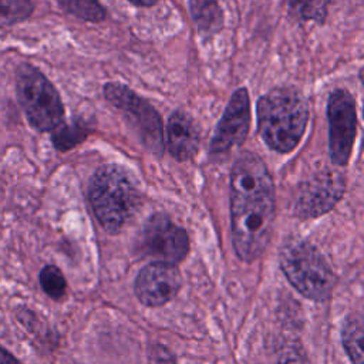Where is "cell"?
Segmentation results:
<instances>
[{
    "instance_id": "1",
    "label": "cell",
    "mask_w": 364,
    "mask_h": 364,
    "mask_svg": "<svg viewBox=\"0 0 364 364\" xmlns=\"http://www.w3.org/2000/svg\"><path fill=\"white\" fill-rule=\"evenodd\" d=\"M256 114L259 135L280 154L299 145L310 117L307 98L296 87H276L263 94L257 100Z\"/></svg>"
},
{
    "instance_id": "2",
    "label": "cell",
    "mask_w": 364,
    "mask_h": 364,
    "mask_svg": "<svg viewBox=\"0 0 364 364\" xmlns=\"http://www.w3.org/2000/svg\"><path fill=\"white\" fill-rule=\"evenodd\" d=\"M90 203L94 216L108 233H118L141 206V193L132 175L122 166H100L90 181Z\"/></svg>"
},
{
    "instance_id": "3",
    "label": "cell",
    "mask_w": 364,
    "mask_h": 364,
    "mask_svg": "<svg viewBox=\"0 0 364 364\" xmlns=\"http://www.w3.org/2000/svg\"><path fill=\"white\" fill-rule=\"evenodd\" d=\"M279 259L284 276L299 293L316 301L330 297L336 286V274L313 245L291 237L283 243Z\"/></svg>"
},
{
    "instance_id": "4",
    "label": "cell",
    "mask_w": 364,
    "mask_h": 364,
    "mask_svg": "<svg viewBox=\"0 0 364 364\" xmlns=\"http://www.w3.org/2000/svg\"><path fill=\"white\" fill-rule=\"evenodd\" d=\"M274 220V193L230 199L232 240L237 256L250 262L270 240Z\"/></svg>"
},
{
    "instance_id": "5",
    "label": "cell",
    "mask_w": 364,
    "mask_h": 364,
    "mask_svg": "<svg viewBox=\"0 0 364 364\" xmlns=\"http://www.w3.org/2000/svg\"><path fill=\"white\" fill-rule=\"evenodd\" d=\"M16 95L28 124L50 132L64 121V104L58 90L33 64L23 63L16 70Z\"/></svg>"
},
{
    "instance_id": "6",
    "label": "cell",
    "mask_w": 364,
    "mask_h": 364,
    "mask_svg": "<svg viewBox=\"0 0 364 364\" xmlns=\"http://www.w3.org/2000/svg\"><path fill=\"white\" fill-rule=\"evenodd\" d=\"M105 100L115 107L135 129L142 144L154 154L164 152V125L155 107L128 85L109 81L102 87Z\"/></svg>"
},
{
    "instance_id": "7",
    "label": "cell",
    "mask_w": 364,
    "mask_h": 364,
    "mask_svg": "<svg viewBox=\"0 0 364 364\" xmlns=\"http://www.w3.org/2000/svg\"><path fill=\"white\" fill-rule=\"evenodd\" d=\"M328 121V148L334 165H347L355 135H357V107L348 90L336 88L327 100Z\"/></svg>"
},
{
    "instance_id": "8",
    "label": "cell",
    "mask_w": 364,
    "mask_h": 364,
    "mask_svg": "<svg viewBox=\"0 0 364 364\" xmlns=\"http://www.w3.org/2000/svg\"><path fill=\"white\" fill-rule=\"evenodd\" d=\"M138 250L154 262L176 264L189 252L188 233L166 215H154L141 230Z\"/></svg>"
},
{
    "instance_id": "9",
    "label": "cell",
    "mask_w": 364,
    "mask_h": 364,
    "mask_svg": "<svg viewBox=\"0 0 364 364\" xmlns=\"http://www.w3.org/2000/svg\"><path fill=\"white\" fill-rule=\"evenodd\" d=\"M250 95L246 87L237 88L229 98L210 141V152L222 155L240 145L250 128Z\"/></svg>"
},
{
    "instance_id": "10",
    "label": "cell",
    "mask_w": 364,
    "mask_h": 364,
    "mask_svg": "<svg viewBox=\"0 0 364 364\" xmlns=\"http://www.w3.org/2000/svg\"><path fill=\"white\" fill-rule=\"evenodd\" d=\"M181 287V273L175 264L152 262L145 266L135 280V294L149 307L171 301Z\"/></svg>"
},
{
    "instance_id": "11",
    "label": "cell",
    "mask_w": 364,
    "mask_h": 364,
    "mask_svg": "<svg viewBox=\"0 0 364 364\" xmlns=\"http://www.w3.org/2000/svg\"><path fill=\"white\" fill-rule=\"evenodd\" d=\"M344 192V179L337 172L326 171L304 183L296 200V212L301 218H314L328 212Z\"/></svg>"
},
{
    "instance_id": "12",
    "label": "cell",
    "mask_w": 364,
    "mask_h": 364,
    "mask_svg": "<svg viewBox=\"0 0 364 364\" xmlns=\"http://www.w3.org/2000/svg\"><path fill=\"white\" fill-rule=\"evenodd\" d=\"M273 193V181L263 159L253 152H243L230 173V199H245Z\"/></svg>"
},
{
    "instance_id": "13",
    "label": "cell",
    "mask_w": 364,
    "mask_h": 364,
    "mask_svg": "<svg viewBox=\"0 0 364 364\" xmlns=\"http://www.w3.org/2000/svg\"><path fill=\"white\" fill-rule=\"evenodd\" d=\"M199 128L193 118L181 111H173L166 122V148L178 161L191 159L199 148Z\"/></svg>"
},
{
    "instance_id": "14",
    "label": "cell",
    "mask_w": 364,
    "mask_h": 364,
    "mask_svg": "<svg viewBox=\"0 0 364 364\" xmlns=\"http://www.w3.org/2000/svg\"><path fill=\"white\" fill-rule=\"evenodd\" d=\"M189 14L200 36L210 37L223 28V10L219 0H188Z\"/></svg>"
},
{
    "instance_id": "15",
    "label": "cell",
    "mask_w": 364,
    "mask_h": 364,
    "mask_svg": "<svg viewBox=\"0 0 364 364\" xmlns=\"http://www.w3.org/2000/svg\"><path fill=\"white\" fill-rule=\"evenodd\" d=\"M343 343L353 364H364V316H355L346 323Z\"/></svg>"
},
{
    "instance_id": "16",
    "label": "cell",
    "mask_w": 364,
    "mask_h": 364,
    "mask_svg": "<svg viewBox=\"0 0 364 364\" xmlns=\"http://www.w3.org/2000/svg\"><path fill=\"white\" fill-rule=\"evenodd\" d=\"M57 3L65 13L88 23H101L107 18V10L98 0H57Z\"/></svg>"
},
{
    "instance_id": "17",
    "label": "cell",
    "mask_w": 364,
    "mask_h": 364,
    "mask_svg": "<svg viewBox=\"0 0 364 364\" xmlns=\"http://www.w3.org/2000/svg\"><path fill=\"white\" fill-rule=\"evenodd\" d=\"M34 11L33 0H0V24H17Z\"/></svg>"
},
{
    "instance_id": "18",
    "label": "cell",
    "mask_w": 364,
    "mask_h": 364,
    "mask_svg": "<svg viewBox=\"0 0 364 364\" xmlns=\"http://www.w3.org/2000/svg\"><path fill=\"white\" fill-rule=\"evenodd\" d=\"M88 134H90V129L80 124H73V125L61 124L58 128L53 131V142L57 149L67 151L75 146L78 142L84 141Z\"/></svg>"
},
{
    "instance_id": "19",
    "label": "cell",
    "mask_w": 364,
    "mask_h": 364,
    "mask_svg": "<svg viewBox=\"0 0 364 364\" xmlns=\"http://www.w3.org/2000/svg\"><path fill=\"white\" fill-rule=\"evenodd\" d=\"M289 9L303 21L314 20L323 23L326 20L327 7L324 0H287Z\"/></svg>"
},
{
    "instance_id": "20",
    "label": "cell",
    "mask_w": 364,
    "mask_h": 364,
    "mask_svg": "<svg viewBox=\"0 0 364 364\" xmlns=\"http://www.w3.org/2000/svg\"><path fill=\"white\" fill-rule=\"evenodd\" d=\"M40 284L44 293L54 300L61 299L67 290V282L63 272L53 264H48L41 269Z\"/></svg>"
},
{
    "instance_id": "21",
    "label": "cell",
    "mask_w": 364,
    "mask_h": 364,
    "mask_svg": "<svg viewBox=\"0 0 364 364\" xmlns=\"http://www.w3.org/2000/svg\"><path fill=\"white\" fill-rule=\"evenodd\" d=\"M279 364H307V361L300 351L289 350L284 355H282Z\"/></svg>"
},
{
    "instance_id": "22",
    "label": "cell",
    "mask_w": 364,
    "mask_h": 364,
    "mask_svg": "<svg viewBox=\"0 0 364 364\" xmlns=\"http://www.w3.org/2000/svg\"><path fill=\"white\" fill-rule=\"evenodd\" d=\"M0 364H23L18 358H16L11 353H9L4 347L0 346Z\"/></svg>"
},
{
    "instance_id": "23",
    "label": "cell",
    "mask_w": 364,
    "mask_h": 364,
    "mask_svg": "<svg viewBox=\"0 0 364 364\" xmlns=\"http://www.w3.org/2000/svg\"><path fill=\"white\" fill-rule=\"evenodd\" d=\"M131 4L136 6V7H152L155 6L159 0H128Z\"/></svg>"
},
{
    "instance_id": "24",
    "label": "cell",
    "mask_w": 364,
    "mask_h": 364,
    "mask_svg": "<svg viewBox=\"0 0 364 364\" xmlns=\"http://www.w3.org/2000/svg\"><path fill=\"white\" fill-rule=\"evenodd\" d=\"M358 78H360V81H361V84L364 85V67L358 71Z\"/></svg>"
},
{
    "instance_id": "25",
    "label": "cell",
    "mask_w": 364,
    "mask_h": 364,
    "mask_svg": "<svg viewBox=\"0 0 364 364\" xmlns=\"http://www.w3.org/2000/svg\"><path fill=\"white\" fill-rule=\"evenodd\" d=\"M363 117H364V105H363ZM363 146H364V138H363Z\"/></svg>"
}]
</instances>
